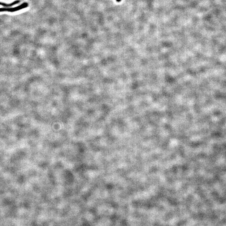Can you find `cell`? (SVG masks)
Here are the masks:
<instances>
[{
	"instance_id": "cell-1",
	"label": "cell",
	"mask_w": 226,
	"mask_h": 226,
	"mask_svg": "<svg viewBox=\"0 0 226 226\" xmlns=\"http://www.w3.org/2000/svg\"><path fill=\"white\" fill-rule=\"evenodd\" d=\"M28 6V3H24L20 5L17 6L15 7H13V8H10V7H5V8H0V12H1L7 11L9 12H14L19 11L25 8H27Z\"/></svg>"
},
{
	"instance_id": "cell-2",
	"label": "cell",
	"mask_w": 226,
	"mask_h": 226,
	"mask_svg": "<svg viewBox=\"0 0 226 226\" xmlns=\"http://www.w3.org/2000/svg\"><path fill=\"white\" fill-rule=\"evenodd\" d=\"M20 2V0H16V1H14V2H12L11 3H3V2H0V5L3 6L4 7H12V6L18 4Z\"/></svg>"
},
{
	"instance_id": "cell-3",
	"label": "cell",
	"mask_w": 226,
	"mask_h": 226,
	"mask_svg": "<svg viewBox=\"0 0 226 226\" xmlns=\"http://www.w3.org/2000/svg\"><path fill=\"white\" fill-rule=\"evenodd\" d=\"M121 1H122V0H116V2H121Z\"/></svg>"
}]
</instances>
